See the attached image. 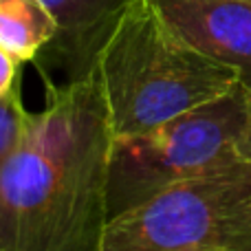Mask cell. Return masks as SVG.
<instances>
[{
    "instance_id": "obj_3",
    "label": "cell",
    "mask_w": 251,
    "mask_h": 251,
    "mask_svg": "<svg viewBox=\"0 0 251 251\" xmlns=\"http://www.w3.org/2000/svg\"><path fill=\"white\" fill-rule=\"evenodd\" d=\"M101 251H251V156L225 159L110 218Z\"/></svg>"
},
{
    "instance_id": "obj_8",
    "label": "cell",
    "mask_w": 251,
    "mask_h": 251,
    "mask_svg": "<svg viewBox=\"0 0 251 251\" xmlns=\"http://www.w3.org/2000/svg\"><path fill=\"white\" fill-rule=\"evenodd\" d=\"M26 119H29V110L22 106L20 84H18L11 93L0 97V176H2L7 161L20 146Z\"/></svg>"
},
{
    "instance_id": "obj_9",
    "label": "cell",
    "mask_w": 251,
    "mask_h": 251,
    "mask_svg": "<svg viewBox=\"0 0 251 251\" xmlns=\"http://www.w3.org/2000/svg\"><path fill=\"white\" fill-rule=\"evenodd\" d=\"M20 64L22 62L18 57L0 47V97L11 93L20 84Z\"/></svg>"
},
{
    "instance_id": "obj_2",
    "label": "cell",
    "mask_w": 251,
    "mask_h": 251,
    "mask_svg": "<svg viewBox=\"0 0 251 251\" xmlns=\"http://www.w3.org/2000/svg\"><path fill=\"white\" fill-rule=\"evenodd\" d=\"M93 71L115 137L148 132L240 82L231 66L187 42L154 0H130Z\"/></svg>"
},
{
    "instance_id": "obj_5",
    "label": "cell",
    "mask_w": 251,
    "mask_h": 251,
    "mask_svg": "<svg viewBox=\"0 0 251 251\" xmlns=\"http://www.w3.org/2000/svg\"><path fill=\"white\" fill-rule=\"evenodd\" d=\"M199 51L231 66L251 91V0H154Z\"/></svg>"
},
{
    "instance_id": "obj_7",
    "label": "cell",
    "mask_w": 251,
    "mask_h": 251,
    "mask_svg": "<svg viewBox=\"0 0 251 251\" xmlns=\"http://www.w3.org/2000/svg\"><path fill=\"white\" fill-rule=\"evenodd\" d=\"M55 35L57 18L44 0H0V47L20 62H35Z\"/></svg>"
},
{
    "instance_id": "obj_6",
    "label": "cell",
    "mask_w": 251,
    "mask_h": 251,
    "mask_svg": "<svg viewBox=\"0 0 251 251\" xmlns=\"http://www.w3.org/2000/svg\"><path fill=\"white\" fill-rule=\"evenodd\" d=\"M57 18V35L38 57L44 82H73L95 66L104 40L130 0H44Z\"/></svg>"
},
{
    "instance_id": "obj_4",
    "label": "cell",
    "mask_w": 251,
    "mask_h": 251,
    "mask_svg": "<svg viewBox=\"0 0 251 251\" xmlns=\"http://www.w3.org/2000/svg\"><path fill=\"white\" fill-rule=\"evenodd\" d=\"M238 154L251 156V91L243 82L148 132L115 137L108 216H119L163 187Z\"/></svg>"
},
{
    "instance_id": "obj_1",
    "label": "cell",
    "mask_w": 251,
    "mask_h": 251,
    "mask_svg": "<svg viewBox=\"0 0 251 251\" xmlns=\"http://www.w3.org/2000/svg\"><path fill=\"white\" fill-rule=\"evenodd\" d=\"M0 176V251H101L115 132L95 71L47 82Z\"/></svg>"
}]
</instances>
